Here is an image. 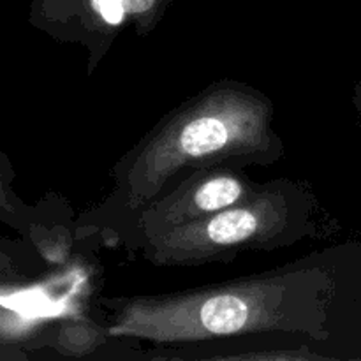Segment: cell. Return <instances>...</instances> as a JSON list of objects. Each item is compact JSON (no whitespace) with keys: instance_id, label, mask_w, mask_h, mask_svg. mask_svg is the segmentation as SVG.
I'll use <instances>...</instances> for the list:
<instances>
[{"instance_id":"6da1fadb","label":"cell","mask_w":361,"mask_h":361,"mask_svg":"<svg viewBox=\"0 0 361 361\" xmlns=\"http://www.w3.org/2000/svg\"><path fill=\"white\" fill-rule=\"evenodd\" d=\"M334 279L312 254L261 275L113 303L111 338L192 344L242 335L286 334L321 338Z\"/></svg>"},{"instance_id":"3957f363","label":"cell","mask_w":361,"mask_h":361,"mask_svg":"<svg viewBox=\"0 0 361 361\" xmlns=\"http://www.w3.org/2000/svg\"><path fill=\"white\" fill-rule=\"evenodd\" d=\"M316 197L295 180H275L201 221L136 247L154 267L229 261L240 252L275 250L316 235Z\"/></svg>"},{"instance_id":"7a4b0ae2","label":"cell","mask_w":361,"mask_h":361,"mask_svg":"<svg viewBox=\"0 0 361 361\" xmlns=\"http://www.w3.org/2000/svg\"><path fill=\"white\" fill-rule=\"evenodd\" d=\"M284 143L263 92L219 81L169 113L116 164L111 207L127 219L201 169L274 166Z\"/></svg>"},{"instance_id":"277c9868","label":"cell","mask_w":361,"mask_h":361,"mask_svg":"<svg viewBox=\"0 0 361 361\" xmlns=\"http://www.w3.org/2000/svg\"><path fill=\"white\" fill-rule=\"evenodd\" d=\"M259 183H254L238 168L201 169L176 182L154 201L130 215V247L162 236L164 233L201 221L208 215L240 203L254 192Z\"/></svg>"}]
</instances>
